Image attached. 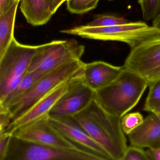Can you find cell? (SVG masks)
<instances>
[{
    "label": "cell",
    "instance_id": "6",
    "mask_svg": "<svg viewBox=\"0 0 160 160\" xmlns=\"http://www.w3.org/2000/svg\"><path fill=\"white\" fill-rule=\"evenodd\" d=\"M124 68L138 74L148 85L160 80V34L131 49Z\"/></svg>",
    "mask_w": 160,
    "mask_h": 160
},
{
    "label": "cell",
    "instance_id": "16",
    "mask_svg": "<svg viewBox=\"0 0 160 160\" xmlns=\"http://www.w3.org/2000/svg\"><path fill=\"white\" fill-rule=\"evenodd\" d=\"M19 4L17 3L7 13L0 16V62L15 37V20Z\"/></svg>",
    "mask_w": 160,
    "mask_h": 160
},
{
    "label": "cell",
    "instance_id": "25",
    "mask_svg": "<svg viewBox=\"0 0 160 160\" xmlns=\"http://www.w3.org/2000/svg\"><path fill=\"white\" fill-rule=\"evenodd\" d=\"M12 137L11 135H9L0 140V160L6 159Z\"/></svg>",
    "mask_w": 160,
    "mask_h": 160
},
{
    "label": "cell",
    "instance_id": "7",
    "mask_svg": "<svg viewBox=\"0 0 160 160\" xmlns=\"http://www.w3.org/2000/svg\"><path fill=\"white\" fill-rule=\"evenodd\" d=\"M6 159L16 160H96L83 152L25 142L12 136Z\"/></svg>",
    "mask_w": 160,
    "mask_h": 160
},
{
    "label": "cell",
    "instance_id": "22",
    "mask_svg": "<svg viewBox=\"0 0 160 160\" xmlns=\"http://www.w3.org/2000/svg\"><path fill=\"white\" fill-rule=\"evenodd\" d=\"M145 20H153L160 12V0H138Z\"/></svg>",
    "mask_w": 160,
    "mask_h": 160
},
{
    "label": "cell",
    "instance_id": "5",
    "mask_svg": "<svg viewBox=\"0 0 160 160\" xmlns=\"http://www.w3.org/2000/svg\"><path fill=\"white\" fill-rule=\"evenodd\" d=\"M84 52V46L75 39L53 40L39 45L26 73L48 74L72 60L81 59Z\"/></svg>",
    "mask_w": 160,
    "mask_h": 160
},
{
    "label": "cell",
    "instance_id": "14",
    "mask_svg": "<svg viewBox=\"0 0 160 160\" xmlns=\"http://www.w3.org/2000/svg\"><path fill=\"white\" fill-rule=\"evenodd\" d=\"M131 145L141 148L160 146V118L151 112L140 126L128 134Z\"/></svg>",
    "mask_w": 160,
    "mask_h": 160
},
{
    "label": "cell",
    "instance_id": "2",
    "mask_svg": "<svg viewBox=\"0 0 160 160\" xmlns=\"http://www.w3.org/2000/svg\"><path fill=\"white\" fill-rule=\"evenodd\" d=\"M148 84L124 68L111 84L95 92L94 100L108 113L121 118L139 102Z\"/></svg>",
    "mask_w": 160,
    "mask_h": 160
},
{
    "label": "cell",
    "instance_id": "29",
    "mask_svg": "<svg viewBox=\"0 0 160 160\" xmlns=\"http://www.w3.org/2000/svg\"><path fill=\"white\" fill-rule=\"evenodd\" d=\"M153 25L160 29V12L158 15L153 20Z\"/></svg>",
    "mask_w": 160,
    "mask_h": 160
},
{
    "label": "cell",
    "instance_id": "30",
    "mask_svg": "<svg viewBox=\"0 0 160 160\" xmlns=\"http://www.w3.org/2000/svg\"><path fill=\"white\" fill-rule=\"evenodd\" d=\"M152 112L156 114L160 118V107L157 108V109L153 111Z\"/></svg>",
    "mask_w": 160,
    "mask_h": 160
},
{
    "label": "cell",
    "instance_id": "24",
    "mask_svg": "<svg viewBox=\"0 0 160 160\" xmlns=\"http://www.w3.org/2000/svg\"><path fill=\"white\" fill-rule=\"evenodd\" d=\"M122 160H149L142 148L131 145L128 147Z\"/></svg>",
    "mask_w": 160,
    "mask_h": 160
},
{
    "label": "cell",
    "instance_id": "18",
    "mask_svg": "<svg viewBox=\"0 0 160 160\" xmlns=\"http://www.w3.org/2000/svg\"><path fill=\"white\" fill-rule=\"evenodd\" d=\"M100 0H66L68 10L72 14H82L96 8Z\"/></svg>",
    "mask_w": 160,
    "mask_h": 160
},
{
    "label": "cell",
    "instance_id": "11",
    "mask_svg": "<svg viewBox=\"0 0 160 160\" xmlns=\"http://www.w3.org/2000/svg\"><path fill=\"white\" fill-rule=\"evenodd\" d=\"M11 136L25 142L62 149L77 150L52 126L48 116L38 118L20 127Z\"/></svg>",
    "mask_w": 160,
    "mask_h": 160
},
{
    "label": "cell",
    "instance_id": "28",
    "mask_svg": "<svg viewBox=\"0 0 160 160\" xmlns=\"http://www.w3.org/2000/svg\"><path fill=\"white\" fill-rule=\"evenodd\" d=\"M146 152L149 160H160V146L148 148Z\"/></svg>",
    "mask_w": 160,
    "mask_h": 160
},
{
    "label": "cell",
    "instance_id": "9",
    "mask_svg": "<svg viewBox=\"0 0 160 160\" xmlns=\"http://www.w3.org/2000/svg\"><path fill=\"white\" fill-rule=\"evenodd\" d=\"M39 45H24L14 37L0 62V87L16 80L22 79L27 72Z\"/></svg>",
    "mask_w": 160,
    "mask_h": 160
},
{
    "label": "cell",
    "instance_id": "4",
    "mask_svg": "<svg viewBox=\"0 0 160 160\" xmlns=\"http://www.w3.org/2000/svg\"><path fill=\"white\" fill-rule=\"evenodd\" d=\"M83 64L81 59H78L61 66L45 75L30 89L4 107L8 109L13 119L60 85L78 75Z\"/></svg>",
    "mask_w": 160,
    "mask_h": 160
},
{
    "label": "cell",
    "instance_id": "26",
    "mask_svg": "<svg viewBox=\"0 0 160 160\" xmlns=\"http://www.w3.org/2000/svg\"><path fill=\"white\" fill-rule=\"evenodd\" d=\"M21 0H0V16L7 13L17 3Z\"/></svg>",
    "mask_w": 160,
    "mask_h": 160
},
{
    "label": "cell",
    "instance_id": "17",
    "mask_svg": "<svg viewBox=\"0 0 160 160\" xmlns=\"http://www.w3.org/2000/svg\"><path fill=\"white\" fill-rule=\"evenodd\" d=\"M46 75L47 74L36 71L26 73L18 86L8 96L4 103L3 106H5L22 95Z\"/></svg>",
    "mask_w": 160,
    "mask_h": 160
},
{
    "label": "cell",
    "instance_id": "10",
    "mask_svg": "<svg viewBox=\"0 0 160 160\" xmlns=\"http://www.w3.org/2000/svg\"><path fill=\"white\" fill-rule=\"evenodd\" d=\"M80 73L81 71L70 80L67 90L52 108L49 117L74 116L85 109L94 99L95 91L84 83L80 78Z\"/></svg>",
    "mask_w": 160,
    "mask_h": 160
},
{
    "label": "cell",
    "instance_id": "3",
    "mask_svg": "<svg viewBox=\"0 0 160 160\" xmlns=\"http://www.w3.org/2000/svg\"><path fill=\"white\" fill-rule=\"evenodd\" d=\"M61 32L88 39L124 42L132 49L147 39L160 34V29L153 25L149 26L144 22L129 21L124 24L107 27L80 25L62 30Z\"/></svg>",
    "mask_w": 160,
    "mask_h": 160
},
{
    "label": "cell",
    "instance_id": "8",
    "mask_svg": "<svg viewBox=\"0 0 160 160\" xmlns=\"http://www.w3.org/2000/svg\"><path fill=\"white\" fill-rule=\"evenodd\" d=\"M49 119L52 126L75 149L96 160H111L107 153L93 140L74 116L49 117Z\"/></svg>",
    "mask_w": 160,
    "mask_h": 160
},
{
    "label": "cell",
    "instance_id": "19",
    "mask_svg": "<svg viewBox=\"0 0 160 160\" xmlns=\"http://www.w3.org/2000/svg\"><path fill=\"white\" fill-rule=\"evenodd\" d=\"M149 93L148 95L143 110L152 112L160 107V80L148 85Z\"/></svg>",
    "mask_w": 160,
    "mask_h": 160
},
{
    "label": "cell",
    "instance_id": "12",
    "mask_svg": "<svg viewBox=\"0 0 160 160\" xmlns=\"http://www.w3.org/2000/svg\"><path fill=\"white\" fill-rule=\"evenodd\" d=\"M70 80L60 85L29 109L13 118L8 128V133L11 135L20 127L38 118L48 116L58 99L66 92Z\"/></svg>",
    "mask_w": 160,
    "mask_h": 160
},
{
    "label": "cell",
    "instance_id": "21",
    "mask_svg": "<svg viewBox=\"0 0 160 160\" xmlns=\"http://www.w3.org/2000/svg\"><path fill=\"white\" fill-rule=\"evenodd\" d=\"M129 21L121 17L112 15H98L95 18L86 25L89 27H107L118 24H124Z\"/></svg>",
    "mask_w": 160,
    "mask_h": 160
},
{
    "label": "cell",
    "instance_id": "23",
    "mask_svg": "<svg viewBox=\"0 0 160 160\" xmlns=\"http://www.w3.org/2000/svg\"><path fill=\"white\" fill-rule=\"evenodd\" d=\"M12 117L8 109L3 106H0V140L10 134L8 128L12 121Z\"/></svg>",
    "mask_w": 160,
    "mask_h": 160
},
{
    "label": "cell",
    "instance_id": "13",
    "mask_svg": "<svg viewBox=\"0 0 160 160\" xmlns=\"http://www.w3.org/2000/svg\"><path fill=\"white\" fill-rule=\"evenodd\" d=\"M123 66H117L103 61L84 63L80 77L84 83L93 91L102 89L113 81Z\"/></svg>",
    "mask_w": 160,
    "mask_h": 160
},
{
    "label": "cell",
    "instance_id": "1",
    "mask_svg": "<svg viewBox=\"0 0 160 160\" xmlns=\"http://www.w3.org/2000/svg\"><path fill=\"white\" fill-rule=\"evenodd\" d=\"M74 117L111 160H122L128 146L121 118L105 111L94 99Z\"/></svg>",
    "mask_w": 160,
    "mask_h": 160
},
{
    "label": "cell",
    "instance_id": "27",
    "mask_svg": "<svg viewBox=\"0 0 160 160\" xmlns=\"http://www.w3.org/2000/svg\"><path fill=\"white\" fill-rule=\"evenodd\" d=\"M65 2L66 0H47V10L52 16Z\"/></svg>",
    "mask_w": 160,
    "mask_h": 160
},
{
    "label": "cell",
    "instance_id": "15",
    "mask_svg": "<svg viewBox=\"0 0 160 160\" xmlns=\"http://www.w3.org/2000/svg\"><path fill=\"white\" fill-rule=\"evenodd\" d=\"M20 3L21 11L33 26L46 24L52 17L47 10V0H21Z\"/></svg>",
    "mask_w": 160,
    "mask_h": 160
},
{
    "label": "cell",
    "instance_id": "31",
    "mask_svg": "<svg viewBox=\"0 0 160 160\" xmlns=\"http://www.w3.org/2000/svg\"><path fill=\"white\" fill-rule=\"evenodd\" d=\"M109 1H113V0H109Z\"/></svg>",
    "mask_w": 160,
    "mask_h": 160
},
{
    "label": "cell",
    "instance_id": "20",
    "mask_svg": "<svg viewBox=\"0 0 160 160\" xmlns=\"http://www.w3.org/2000/svg\"><path fill=\"white\" fill-rule=\"evenodd\" d=\"M143 116L140 112L127 113L121 118V126L125 134L128 135L143 122Z\"/></svg>",
    "mask_w": 160,
    "mask_h": 160
}]
</instances>
